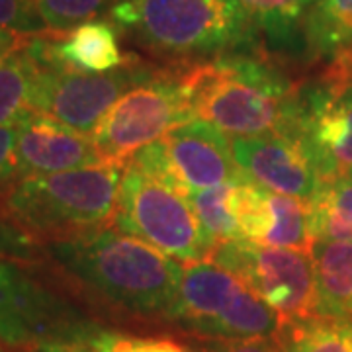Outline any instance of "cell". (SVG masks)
Here are the masks:
<instances>
[{
  "label": "cell",
  "mask_w": 352,
  "mask_h": 352,
  "mask_svg": "<svg viewBox=\"0 0 352 352\" xmlns=\"http://www.w3.org/2000/svg\"><path fill=\"white\" fill-rule=\"evenodd\" d=\"M43 249L76 298L141 317L168 319L175 307L184 264L116 227Z\"/></svg>",
  "instance_id": "1"
},
{
  "label": "cell",
  "mask_w": 352,
  "mask_h": 352,
  "mask_svg": "<svg viewBox=\"0 0 352 352\" xmlns=\"http://www.w3.org/2000/svg\"><path fill=\"white\" fill-rule=\"evenodd\" d=\"M124 166L102 163L18 178L2 194L4 214L41 247L113 227Z\"/></svg>",
  "instance_id": "2"
},
{
  "label": "cell",
  "mask_w": 352,
  "mask_h": 352,
  "mask_svg": "<svg viewBox=\"0 0 352 352\" xmlns=\"http://www.w3.org/2000/svg\"><path fill=\"white\" fill-rule=\"evenodd\" d=\"M104 331L47 261L0 256V342L18 352H73Z\"/></svg>",
  "instance_id": "3"
},
{
  "label": "cell",
  "mask_w": 352,
  "mask_h": 352,
  "mask_svg": "<svg viewBox=\"0 0 352 352\" xmlns=\"http://www.w3.org/2000/svg\"><path fill=\"white\" fill-rule=\"evenodd\" d=\"M110 16L143 50L168 59L217 57L243 39L227 0H120Z\"/></svg>",
  "instance_id": "4"
},
{
  "label": "cell",
  "mask_w": 352,
  "mask_h": 352,
  "mask_svg": "<svg viewBox=\"0 0 352 352\" xmlns=\"http://www.w3.org/2000/svg\"><path fill=\"white\" fill-rule=\"evenodd\" d=\"M168 321L194 339L233 340L274 337L280 315L239 276L212 261L184 264Z\"/></svg>",
  "instance_id": "5"
},
{
  "label": "cell",
  "mask_w": 352,
  "mask_h": 352,
  "mask_svg": "<svg viewBox=\"0 0 352 352\" xmlns=\"http://www.w3.org/2000/svg\"><path fill=\"white\" fill-rule=\"evenodd\" d=\"M47 38L50 32H43L30 43L38 61L34 112L87 135L94 133L122 96L159 73V69L139 59H127L122 67L106 73L78 71L53 57Z\"/></svg>",
  "instance_id": "6"
},
{
  "label": "cell",
  "mask_w": 352,
  "mask_h": 352,
  "mask_svg": "<svg viewBox=\"0 0 352 352\" xmlns=\"http://www.w3.org/2000/svg\"><path fill=\"white\" fill-rule=\"evenodd\" d=\"M190 67L159 69L113 104L92 133L104 163L126 166L139 149L196 118Z\"/></svg>",
  "instance_id": "7"
},
{
  "label": "cell",
  "mask_w": 352,
  "mask_h": 352,
  "mask_svg": "<svg viewBox=\"0 0 352 352\" xmlns=\"http://www.w3.org/2000/svg\"><path fill=\"white\" fill-rule=\"evenodd\" d=\"M113 227L182 264L210 261L217 247L184 194L131 164L124 166Z\"/></svg>",
  "instance_id": "8"
},
{
  "label": "cell",
  "mask_w": 352,
  "mask_h": 352,
  "mask_svg": "<svg viewBox=\"0 0 352 352\" xmlns=\"http://www.w3.org/2000/svg\"><path fill=\"white\" fill-rule=\"evenodd\" d=\"M131 164L188 198L192 192L249 180L231 149V138L210 122L194 118L163 139L139 149Z\"/></svg>",
  "instance_id": "9"
},
{
  "label": "cell",
  "mask_w": 352,
  "mask_h": 352,
  "mask_svg": "<svg viewBox=\"0 0 352 352\" xmlns=\"http://www.w3.org/2000/svg\"><path fill=\"white\" fill-rule=\"evenodd\" d=\"M210 261L239 276L280 315L282 323L319 315L311 252L237 239L217 245Z\"/></svg>",
  "instance_id": "10"
},
{
  "label": "cell",
  "mask_w": 352,
  "mask_h": 352,
  "mask_svg": "<svg viewBox=\"0 0 352 352\" xmlns=\"http://www.w3.org/2000/svg\"><path fill=\"white\" fill-rule=\"evenodd\" d=\"M298 141L323 180L352 176V61L335 59L311 87H300Z\"/></svg>",
  "instance_id": "11"
},
{
  "label": "cell",
  "mask_w": 352,
  "mask_h": 352,
  "mask_svg": "<svg viewBox=\"0 0 352 352\" xmlns=\"http://www.w3.org/2000/svg\"><path fill=\"white\" fill-rule=\"evenodd\" d=\"M227 206L243 239L276 249H314L309 200L276 194L243 180L233 184Z\"/></svg>",
  "instance_id": "12"
},
{
  "label": "cell",
  "mask_w": 352,
  "mask_h": 352,
  "mask_svg": "<svg viewBox=\"0 0 352 352\" xmlns=\"http://www.w3.org/2000/svg\"><path fill=\"white\" fill-rule=\"evenodd\" d=\"M231 149L241 170L264 190L311 200L321 184L303 145L292 135L231 138Z\"/></svg>",
  "instance_id": "13"
},
{
  "label": "cell",
  "mask_w": 352,
  "mask_h": 352,
  "mask_svg": "<svg viewBox=\"0 0 352 352\" xmlns=\"http://www.w3.org/2000/svg\"><path fill=\"white\" fill-rule=\"evenodd\" d=\"M14 163L18 178H24L87 168L102 164L104 159L92 135L32 113L16 126Z\"/></svg>",
  "instance_id": "14"
},
{
  "label": "cell",
  "mask_w": 352,
  "mask_h": 352,
  "mask_svg": "<svg viewBox=\"0 0 352 352\" xmlns=\"http://www.w3.org/2000/svg\"><path fill=\"white\" fill-rule=\"evenodd\" d=\"M50 50L55 59L78 71L106 73L126 63L112 24L92 20L67 34L50 32Z\"/></svg>",
  "instance_id": "15"
},
{
  "label": "cell",
  "mask_w": 352,
  "mask_h": 352,
  "mask_svg": "<svg viewBox=\"0 0 352 352\" xmlns=\"http://www.w3.org/2000/svg\"><path fill=\"white\" fill-rule=\"evenodd\" d=\"M311 261L319 315L352 321V243L315 241Z\"/></svg>",
  "instance_id": "16"
},
{
  "label": "cell",
  "mask_w": 352,
  "mask_h": 352,
  "mask_svg": "<svg viewBox=\"0 0 352 352\" xmlns=\"http://www.w3.org/2000/svg\"><path fill=\"white\" fill-rule=\"evenodd\" d=\"M237 16L243 39L263 36L272 43H288L315 0H227ZM241 39V41H243Z\"/></svg>",
  "instance_id": "17"
},
{
  "label": "cell",
  "mask_w": 352,
  "mask_h": 352,
  "mask_svg": "<svg viewBox=\"0 0 352 352\" xmlns=\"http://www.w3.org/2000/svg\"><path fill=\"white\" fill-rule=\"evenodd\" d=\"M305 45L317 57L352 55V0H315L303 16Z\"/></svg>",
  "instance_id": "18"
},
{
  "label": "cell",
  "mask_w": 352,
  "mask_h": 352,
  "mask_svg": "<svg viewBox=\"0 0 352 352\" xmlns=\"http://www.w3.org/2000/svg\"><path fill=\"white\" fill-rule=\"evenodd\" d=\"M30 43L0 59V127H16L36 113L34 87L38 61Z\"/></svg>",
  "instance_id": "19"
},
{
  "label": "cell",
  "mask_w": 352,
  "mask_h": 352,
  "mask_svg": "<svg viewBox=\"0 0 352 352\" xmlns=\"http://www.w3.org/2000/svg\"><path fill=\"white\" fill-rule=\"evenodd\" d=\"M309 206L315 241L352 243V176L323 180Z\"/></svg>",
  "instance_id": "20"
},
{
  "label": "cell",
  "mask_w": 352,
  "mask_h": 352,
  "mask_svg": "<svg viewBox=\"0 0 352 352\" xmlns=\"http://www.w3.org/2000/svg\"><path fill=\"white\" fill-rule=\"evenodd\" d=\"M274 337L282 352H352V321L317 315L282 323Z\"/></svg>",
  "instance_id": "21"
},
{
  "label": "cell",
  "mask_w": 352,
  "mask_h": 352,
  "mask_svg": "<svg viewBox=\"0 0 352 352\" xmlns=\"http://www.w3.org/2000/svg\"><path fill=\"white\" fill-rule=\"evenodd\" d=\"M233 184L235 182L214 186V188L196 190L188 196L190 206L194 208V212L198 215L204 231L212 237L215 245H221L227 241L243 239L239 226L233 219V215L229 212V206H227Z\"/></svg>",
  "instance_id": "22"
},
{
  "label": "cell",
  "mask_w": 352,
  "mask_h": 352,
  "mask_svg": "<svg viewBox=\"0 0 352 352\" xmlns=\"http://www.w3.org/2000/svg\"><path fill=\"white\" fill-rule=\"evenodd\" d=\"M36 6L47 32L67 34L78 25L92 22L113 4L112 0H36Z\"/></svg>",
  "instance_id": "23"
},
{
  "label": "cell",
  "mask_w": 352,
  "mask_h": 352,
  "mask_svg": "<svg viewBox=\"0 0 352 352\" xmlns=\"http://www.w3.org/2000/svg\"><path fill=\"white\" fill-rule=\"evenodd\" d=\"M186 346L163 337H131L104 331L73 352H184Z\"/></svg>",
  "instance_id": "24"
},
{
  "label": "cell",
  "mask_w": 352,
  "mask_h": 352,
  "mask_svg": "<svg viewBox=\"0 0 352 352\" xmlns=\"http://www.w3.org/2000/svg\"><path fill=\"white\" fill-rule=\"evenodd\" d=\"M0 28L20 34L47 32L39 18L36 0H0Z\"/></svg>",
  "instance_id": "25"
},
{
  "label": "cell",
  "mask_w": 352,
  "mask_h": 352,
  "mask_svg": "<svg viewBox=\"0 0 352 352\" xmlns=\"http://www.w3.org/2000/svg\"><path fill=\"white\" fill-rule=\"evenodd\" d=\"M0 256H8L16 261H25V263H45V249L28 237L22 229L8 221L6 226L0 227Z\"/></svg>",
  "instance_id": "26"
},
{
  "label": "cell",
  "mask_w": 352,
  "mask_h": 352,
  "mask_svg": "<svg viewBox=\"0 0 352 352\" xmlns=\"http://www.w3.org/2000/svg\"><path fill=\"white\" fill-rule=\"evenodd\" d=\"M196 340V352H282L276 337H252L233 340Z\"/></svg>",
  "instance_id": "27"
},
{
  "label": "cell",
  "mask_w": 352,
  "mask_h": 352,
  "mask_svg": "<svg viewBox=\"0 0 352 352\" xmlns=\"http://www.w3.org/2000/svg\"><path fill=\"white\" fill-rule=\"evenodd\" d=\"M14 147H16V127H0V198L18 180Z\"/></svg>",
  "instance_id": "28"
},
{
  "label": "cell",
  "mask_w": 352,
  "mask_h": 352,
  "mask_svg": "<svg viewBox=\"0 0 352 352\" xmlns=\"http://www.w3.org/2000/svg\"><path fill=\"white\" fill-rule=\"evenodd\" d=\"M34 36H38V34H20V32L0 28V59H4L6 55H10L14 51L22 50L24 45H28L34 39Z\"/></svg>",
  "instance_id": "29"
},
{
  "label": "cell",
  "mask_w": 352,
  "mask_h": 352,
  "mask_svg": "<svg viewBox=\"0 0 352 352\" xmlns=\"http://www.w3.org/2000/svg\"><path fill=\"white\" fill-rule=\"evenodd\" d=\"M10 219L6 217V214H4V206H2V198H0V227L2 226H6Z\"/></svg>",
  "instance_id": "30"
},
{
  "label": "cell",
  "mask_w": 352,
  "mask_h": 352,
  "mask_svg": "<svg viewBox=\"0 0 352 352\" xmlns=\"http://www.w3.org/2000/svg\"><path fill=\"white\" fill-rule=\"evenodd\" d=\"M0 352H18V351H14L12 346H8V344L0 342Z\"/></svg>",
  "instance_id": "31"
},
{
  "label": "cell",
  "mask_w": 352,
  "mask_h": 352,
  "mask_svg": "<svg viewBox=\"0 0 352 352\" xmlns=\"http://www.w3.org/2000/svg\"><path fill=\"white\" fill-rule=\"evenodd\" d=\"M184 352H196L194 349H184Z\"/></svg>",
  "instance_id": "32"
},
{
  "label": "cell",
  "mask_w": 352,
  "mask_h": 352,
  "mask_svg": "<svg viewBox=\"0 0 352 352\" xmlns=\"http://www.w3.org/2000/svg\"><path fill=\"white\" fill-rule=\"evenodd\" d=\"M118 2H120V0H118Z\"/></svg>",
  "instance_id": "33"
}]
</instances>
